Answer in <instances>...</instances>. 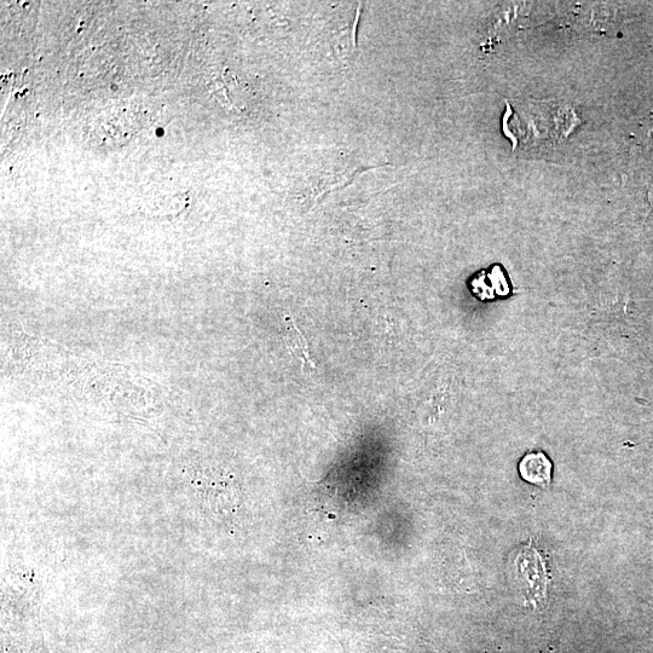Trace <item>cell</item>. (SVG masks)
I'll use <instances>...</instances> for the list:
<instances>
[{
    "label": "cell",
    "instance_id": "obj_1",
    "mask_svg": "<svg viewBox=\"0 0 653 653\" xmlns=\"http://www.w3.org/2000/svg\"><path fill=\"white\" fill-rule=\"evenodd\" d=\"M94 130L100 136V143H120L124 140L121 136V131L127 136L132 137V131L136 130L138 118L134 113L127 111V109H111L106 114H101L100 118L96 119Z\"/></svg>",
    "mask_w": 653,
    "mask_h": 653
},
{
    "label": "cell",
    "instance_id": "obj_3",
    "mask_svg": "<svg viewBox=\"0 0 653 653\" xmlns=\"http://www.w3.org/2000/svg\"><path fill=\"white\" fill-rule=\"evenodd\" d=\"M647 199H649L650 205L653 208V184L649 189V193H647Z\"/></svg>",
    "mask_w": 653,
    "mask_h": 653
},
{
    "label": "cell",
    "instance_id": "obj_2",
    "mask_svg": "<svg viewBox=\"0 0 653 653\" xmlns=\"http://www.w3.org/2000/svg\"><path fill=\"white\" fill-rule=\"evenodd\" d=\"M520 476L537 487H548L552 481V462L543 453H530L519 464Z\"/></svg>",
    "mask_w": 653,
    "mask_h": 653
}]
</instances>
